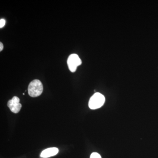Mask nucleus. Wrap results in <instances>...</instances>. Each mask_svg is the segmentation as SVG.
I'll return each instance as SVG.
<instances>
[{"label":"nucleus","mask_w":158,"mask_h":158,"mask_svg":"<svg viewBox=\"0 0 158 158\" xmlns=\"http://www.w3.org/2000/svg\"><path fill=\"white\" fill-rule=\"evenodd\" d=\"M43 90V86L39 80H34L29 84L28 91L29 95L32 97H37L41 95Z\"/></svg>","instance_id":"nucleus-1"},{"label":"nucleus","mask_w":158,"mask_h":158,"mask_svg":"<svg viewBox=\"0 0 158 158\" xmlns=\"http://www.w3.org/2000/svg\"><path fill=\"white\" fill-rule=\"evenodd\" d=\"M105 102L104 96L102 94L95 93L94 94L89 100V108L91 110H96L101 107L104 105Z\"/></svg>","instance_id":"nucleus-2"},{"label":"nucleus","mask_w":158,"mask_h":158,"mask_svg":"<svg viewBox=\"0 0 158 158\" xmlns=\"http://www.w3.org/2000/svg\"><path fill=\"white\" fill-rule=\"evenodd\" d=\"M81 60L76 54H71L67 59L69 69L71 72H75L77 70V67L81 65Z\"/></svg>","instance_id":"nucleus-3"},{"label":"nucleus","mask_w":158,"mask_h":158,"mask_svg":"<svg viewBox=\"0 0 158 158\" xmlns=\"http://www.w3.org/2000/svg\"><path fill=\"white\" fill-rule=\"evenodd\" d=\"M20 99L17 96H14L8 102V106L12 113H17L19 112L22 107L20 103Z\"/></svg>","instance_id":"nucleus-4"},{"label":"nucleus","mask_w":158,"mask_h":158,"mask_svg":"<svg viewBox=\"0 0 158 158\" xmlns=\"http://www.w3.org/2000/svg\"><path fill=\"white\" fill-rule=\"evenodd\" d=\"M59 149L57 148H50L43 151L40 154V157L43 158H47L56 156L59 152Z\"/></svg>","instance_id":"nucleus-5"},{"label":"nucleus","mask_w":158,"mask_h":158,"mask_svg":"<svg viewBox=\"0 0 158 158\" xmlns=\"http://www.w3.org/2000/svg\"><path fill=\"white\" fill-rule=\"evenodd\" d=\"M90 158H102V157L98 153L93 152L90 155Z\"/></svg>","instance_id":"nucleus-6"},{"label":"nucleus","mask_w":158,"mask_h":158,"mask_svg":"<svg viewBox=\"0 0 158 158\" xmlns=\"http://www.w3.org/2000/svg\"><path fill=\"white\" fill-rule=\"evenodd\" d=\"M6 20L4 19H3L0 20V28H1L5 26V24H6Z\"/></svg>","instance_id":"nucleus-7"},{"label":"nucleus","mask_w":158,"mask_h":158,"mask_svg":"<svg viewBox=\"0 0 158 158\" xmlns=\"http://www.w3.org/2000/svg\"><path fill=\"white\" fill-rule=\"evenodd\" d=\"M4 48L3 44L2 42L0 43V51H2Z\"/></svg>","instance_id":"nucleus-8"}]
</instances>
